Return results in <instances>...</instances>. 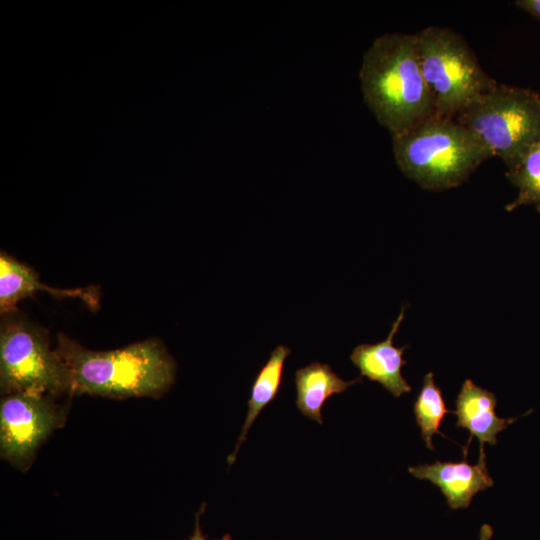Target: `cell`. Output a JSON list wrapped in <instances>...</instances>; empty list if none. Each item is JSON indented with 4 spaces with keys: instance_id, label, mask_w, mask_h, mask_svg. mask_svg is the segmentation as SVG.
<instances>
[{
    "instance_id": "obj_1",
    "label": "cell",
    "mask_w": 540,
    "mask_h": 540,
    "mask_svg": "<svg viewBox=\"0 0 540 540\" xmlns=\"http://www.w3.org/2000/svg\"><path fill=\"white\" fill-rule=\"evenodd\" d=\"M55 349L66 369L69 395L158 398L175 380V362L157 339L93 351L59 333Z\"/></svg>"
},
{
    "instance_id": "obj_2",
    "label": "cell",
    "mask_w": 540,
    "mask_h": 540,
    "mask_svg": "<svg viewBox=\"0 0 540 540\" xmlns=\"http://www.w3.org/2000/svg\"><path fill=\"white\" fill-rule=\"evenodd\" d=\"M365 104L391 136L434 114L423 77L415 34L386 33L363 54L359 72Z\"/></svg>"
},
{
    "instance_id": "obj_3",
    "label": "cell",
    "mask_w": 540,
    "mask_h": 540,
    "mask_svg": "<svg viewBox=\"0 0 540 540\" xmlns=\"http://www.w3.org/2000/svg\"><path fill=\"white\" fill-rule=\"evenodd\" d=\"M399 169L422 188L441 191L468 179L491 149L455 118L435 114L408 131L392 136Z\"/></svg>"
},
{
    "instance_id": "obj_4",
    "label": "cell",
    "mask_w": 540,
    "mask_h": 540,
    "mask_svg": "<svg viewBox=\"0 0 540 540\" xmlns=\"http://www.w3.org/2000/svg\"><path fill=\"white\" fill-rule=\"evenodd\" d=\"M415 40L435 115L455 118L497 84L483 70L465 39L454 30L429 26L415 34Z\"/></svg>"
},
{
    "instance_id": "obj_5",
    "label": "cell",
    "mask_w": 540,
    "mask_h": 540,
    "mask_svg": "<svg viewBox=\"0 0 540 540\" xmlns=\"http://www.w3.org/2000/svg\"><path fill=\"white\" fill-rule=\"evenodd\" d=\"M455 119L474 132L507 170H512L540 137V94L497 83Z\"/></svg>"
},
{
    "instance_id": "obj_6",
    "label": "cell",
    "mask_w": 540,
    "mask_h": 540,
    "mask_svg": "<svg viewBox=\"0 0 540 540\" xmlns=\"http://www.w3.org/2000/svg\"><path fill=\"white\" fill-rule=\"evenodd\" d=\"M0 389L2 395L68 394L66 369L48 333L17 309L2 315Z\"/></svg>"
},
{
    "instance_id": "obj_7",
    "label": "cell",
    "mask_w": 540,
    "mask_h": 540,
    "mask_svg": "<svg viewBox=\"0 0 540 540\" xmlns=\"http://www.w3.org/2000/svg\"><path fill=\"white\" fill-rule=\"evenodd\" d=\"M54 395L11 393L0 402V455L16 469L26 472L41 444L66 417V408Z\"/></svg>"
},
{
    "instance_id": "obj_8",
    "label": "cell",
    "mask_w": 540,
    "mask_h": 540,
    "mask_svg": "<svg viewBox=\"0 0 540 540\" xmlns=\"http://www.w3.org/2000/svg\"><path fill=\"white\" fill-rule=\"evenodd\" d=\"M466 457L460 462L437 460L431 464H419L409 467L408 471L415 478L436 485L451 509L467 508L478 492L492 487L494 482L486 462L478 461L471 465Z\"/></svg>"
},
{
    "instance_id": "obj_9",
    "label": "cell",
    "mask_w": 540,
    "mask_h": 540,
    "mask_svg": "<svg viewBox=\"0 0 540 540\" xmlns=\"http://www.w3.org/2000/svg\"><path fill=\"white\" fill-rule=\"evenodd\" d=\"M496 396L487 389L476 385L471 379H466L455 401L456 427L465 428L470 433L467 444L463 447L464 456L473 437L480 443L479 460L486 462L484 445L497 444V434L506 429L519 417L500 418L497 416Z\"/></svg>"
},
{
    "instance_id": "obj_10",
    "label": "cell",
    "mask_w": 540,
    "mask_h": 540,
    "mask_svg": "<svg viewBox=\"0 0 540 540\" xmlns=\"http://www.w3.org/2000/svg\"><path fill=\"white\" fill-rule=\"evenodd\" d=\"M405 314V307L392 324L387 338L375 344H360L350 355L351 362L360 370V377L378 382L395 397L411 391V386L402 376V366L406 364L403 353L408 346L395 347L393 338Z\"/></svg>"
},
{
    "instance_id": "obj_11",
    "label": "cell",
    "mask_w": 540,
    "mask_h": 540,
    "mask_svg": "<svg viewBox=\"0 0 540 540\" xmlns=\"http://www.w3.org/2000/svg\"><path fill=\"white\" fill-rule=\"evenodd\" d=\"M37 290L57 297L79 298L90 307L99 303L94 287L77 289L52 288L41 283L35 271L24 263L2 252L0 255V312L1 315L16 310L17 304Z\"/></svg>"
},
{
    "instance_id": "obj_12",
    "label": "cell",
    "mask_w": 540,
    "mask_h": 540,
    "mask_svg": "<svg viewBox=\"0 0 540 540\" xmlns=\"http://www.w3.org/2000/svg\"><path fill=\"white\" fill-rule=\"evenodd\" d=\"M294 382L297 408L305 417L322 424L321 410L327 399L361 382V377L346 381L341 379L330 365L312 362L296 370Z\"/></svg>"
},
{
    "instance_id": "obj_13",
    "label": "cell",
    "mask_w": 540,
    "mask_h": 540,
    "mask_svg": "<svg viewBox=\"0 0 540 540\" xmlns=\"http://www.w3.org/2000/svg\"><path fill=\"white\" fill-rule=\"evenodd\" d=\"M290 353L291 349L289 347L278 345L273 349L269 359L257 373L252 384L251 396L247 402L248 411L244 424L235 444L234 451L227 458L229 465L234 463L238 450L245 441L247 433L256 418L264 407L277 396L282 383L284 362Z\"/></svg>"
},
{
    "instance_id": "obj_14",
    "label": "cell",
    "mask_w": 540,
    "mask_h": 540,
    "mask_svg": "<svg viewBox=\"0 0 540 540\" xmlns=\"http://www.w3.org/2000/svg\"><path fill=\"white\" fill-rule=\"evenodd\" d=\"M413 412L426 447L433 450L432 437L434 434L445 437L440 431V425L443 418L452 411L447 408L432 372H428L423 378V385L414 402Z\"/></svg>"
},
{
    "instance_id": "obj_15",
    "label": "cell",
    "mask_w": 540,
    "mask_h": 540,
    "mask_svg": "<svg viewBox=\"0 0 540 540\" xmlns=\"http://www.w3.org/2000/svg\"><path fill=\"white\" fill-rule=\"evenodd\" d=\"M506 177L518 189L516 198L507 204L512 211L523 205H532L540 212V137L530 148L521 163L507 170Z\"/></svg>"
},
{
    "instance_id": "obj_16",
    "label": "cell",
    "mask_w": 540,
    "mask_h": 540,
    "mask_svg": "<svg viewBox=\"0 0 540 540\" xmlns=\"http://www.w3.org/2000/svg\"><path fill=\"white\" fill-rule=\"evenodd\" d=\"M205 508H206V503L203 502L199 510L195 513L194 530L191 537L187 540H208L206 535L203 534L202 529L200 527V516L205 512ZM210 540H231V536L229 534H225L221 538L210 539Z\"/></svg>"
},
{
    "instance_id": "obj_17",
    "label": "cell",
    "mask_w": 540,
    "mask_h": 540,
    "mask_svg": "<svg viewBox=\"0 0 540 540\" xmlns=\"http://www.w3.org/2000/svg\"><path fill=\"white\" fill-rule=\"evenodd\" d=\"M516 6L540 20V0H517Z\"/></svg>"
},
{
    "instance_id": "obj_18",
    "label": "cell",
    "mask_w": 540,
    "mask_h": 540,
    "mask_svg": "<svg viewBox=\"0 0 540 540\" xmlns=\"http://www.w3.org/2000/svg\"><path fill=\"white\" fill-rule=\"evenodd\" d=\"M493 529L489 524H483L479 531V540H491Z\"/></svg>"
}]
</instances>
